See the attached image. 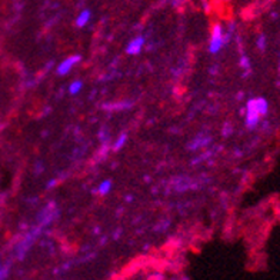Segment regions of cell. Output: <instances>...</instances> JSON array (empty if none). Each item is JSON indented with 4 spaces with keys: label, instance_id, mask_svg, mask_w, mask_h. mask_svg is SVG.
<instances>
[{
    "label": "cell",
    "instance_id": "6da1fadb",
    "mask_svg": "<svg viewBox=\"0 0 280 280\" xmlns=\"http://www.w3.org/2000/svg\"><path fill=\"white\" fill-rule=\"evenodd\" d=\"M227 40V36L223 34V28L220 23H216L212 28V39H210V45H209V52L210 53H219L220 49L223 48L225 41Z\"/></svg>",
    "mask_w": 280,
    "mask_h": 280
},
{
    "label": "cell",
    "instance_id": "7a4b0ae2",
    "mask_svg": "<svg viewBox=\"0 0 280 280\" xmlns=\"http://www.w3.org/2000/svg\"><path fill=\"white\" fill-rule=\"evenodd\" d=\"M260 113L256 109V104H254V99H250L246 104V126L247 127H254L257 126L260 120Z\"/></svg>",
    "mask_w": 280,
    "mask_h": 280
},
{
    "label": "cell",
    "instance_id": "3957f363",
    "mask_svg": "<svg viewBox=\"0 0 280 280\" xmlns=\"http://www.w3.org/2000/svg\"><path fill=\"white\" fill-rule=\"evenodd\" d=\"M79 62H80V56H69L66 60H63V62L57 66V73H59V75H68L69 72L75 68Z\"/></svg>",
    "mask_w": 280,
    "mask_h": 280
},
{
    "label": "cell",
    "instance_id": "277c9868",
    "mask_svg": "<svg viewBox=\"0 0 280 280\" xmlns=\"http://www.w3.org/2000/svg\"><path fill=\"white\" fill-rule=\"evenodd\" d=\"M143 46H144V37H142V36L135 37V39L127 45V53H129V55H139V53L142 52Z\"/></svg>",
    "mask_w": 280,
    "mask_h": 280
},
{
    "label": "cell",
    "instance_id": "5b68a950",
    "mask_svg": "<svg viewBox=\"0 0 280 280\" xmlns=\"http://www.w3.org/2000/svg\"><path fill=\"white\" fill-rule=\"evenodd\" d=\"M90 17H92L90 10H82V12L79 13V16H77V19H76V26H77V28L86 26L90 21Z\"/></svg>",
    "mask_w": 280,
    "mask_h": 280
},
{
    "label": "cell",
    "instance_id": "8992f818",
    "mask_svg": "<svg viewBox=\"0 0 280 280\" xmlns=\"http://www.w3.org/2000/svg\"><path fill=\"white\" fill-rule=\"evenodd\" d=\"M254 104H256V109L260 113V116H265L267 115V110H269V106H267L266 99H263V97H257V99H254Z\"/></svg>",
    "mask_w": 280,
    "mask_h": 280
},
{
    "label": "cell",
    "instance_id": "52a82bcc",
    "mask_svg": "<svg viewBox=\"0 0 280 280\" xmlns=\"http://www.w3.org/2000/svg\"><path fill=\"white\" fill-rule=\"evenodd\" d=\"M110 189H112V182H110V180H104V182H102V183H100V186H99L97 191H99L102 196H104V195H107V193H109Z\"/></svg>",
    "mask_w": 280,
    "mask_h": 280
},
{
    "label": "cell",
    "instance_id": "ba28073f",
    "mask_svg": "<svg viewBox=\"0 0 280 280\" xmlns=\"http://www.w3.org/2000/svg\"><path fill=\"white\" fill-rule=\"evenodd\" d=\"M83 88V83L80 80H76L70 84V88H69V92H70V95H77Z\"/></svg>",
    "mask_w": 280,
    "mask_h": 280
},
{
    "label": "cell",
    "instance_id": "9c48e42d",
    "mask_svg": "<svg viewBox=\"0 0 280 280\" xmlns=\"http://www.w3.org/2000/svg\"><path fill=\"white\" fill-rule=\"evenodd\" d=\"M126 139H127V136H126V135H122V136L117 139V142L115 143V146H113V149H115V150L122 149V147H123V144L126 143Z\"/></svg>",
    "mask_w": 280,
    "mask_h": 280
},
{
    "label": "cell",
    "instance_id": "30bf717a",
    "mask_svg": "<svg viewBox=\"0 0 280 280\" xmlns=\"http://www.w3.org/2000/svg\"><path fill=\"white\" fill-rule=\"evenodd\" d=\"M257 48L260 49V50H263V49H266V37L262 34V36H259V39H257Z\"/></svg>",
    "mask_w": 280,
    "mask_h": 280
},
{
    "label": "cell",
    "instance_id": "8fae6325",
    "mask_svg": "<svg viewBox=\"0 0 280 280\" xmlns=\"http://www.w3.org/2000/svg\"><path fill=\"white\" fill-rule=\"evenodd\" d=\"M242 68H245L246 72L250 70V63H249V59H247V57H242Z\"/></svg>",
    "mask_w": 280,
    "mask_h": 280
},
{
    "label": "cell",
    "instance_id": "7c38bea8",
    "mask_svg": "<svg viewBox=\"0 0 280 280\" xmlns=\"http://www.w3.org/2000/svg\"><path fill=\"white\" fill-rule=\"evenodd\" d=\"M0 279H2V266H0Z\"/></svg>",
    "mask_w": 280,
    "mask_h": 280
}]
</instances>
